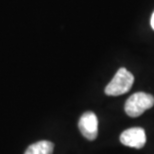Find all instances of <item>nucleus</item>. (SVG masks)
<instances>
[{
  "mask_svg": "<svg viewBox=\"0 0 154 154\" xmlns=\"http://www.w3.org/2000/svg\"><path fill=\"white\" fill-rule=\"evenodd\" d=\"M134 82V76L125 68H120L105 88V94L118 96L130 90Z\"/></svg>",
  "mask_w": 154,
  "mask_h": 154,
  "instance_id": "obj_2",
  "label": "nucleus"
},
{
  "mask_svg": "<svg viewBox=\"0 0 154 154\" xmlns=\"http://www.w3.org/2000/svg\"><path fill=\"white\" fill-rule=\"evenodd\" d=\"M53 143L47 140H41L31 144L26 149L25 154H52L53 153Z\"/></svg>",
  "mask_w": 154,
  "mask_h": 154,
  "instance_id": "obj_5",
  "label": "nucleus"
},
{
  "mask_svg": "<svg viewBox=\"0 0 154 154\" xmlns=\"http://www.w3.org/2000/svg\"><path fill=\"white\" fill-rule=\"evenodd\" d=\"M120 142L123 145L140 149L146 143L145 131L140 127H133L126 129L120 135Z\"/></svg>",
  "mask_w": 154,
  "mask_h": 154,
  "instance_id": "obj_4",
  "label": "nucleus"
},
{
  "mask_svg": "<svg viewBox=\"0 0 154 154\" xmlns=\"http://www.w3.org/2000/svg\"><path fill=\"white\" fill-rule=\"evenodd\" d=\"M81 134L88 140L96 139L98 134V119L95 113L88 111L83 113L78 122Z\"/></svg>",
  "mask_w": 154,
  "mask_h": 154,
  "instance_id": "obj_3",
  "label": "nucleus"
},
{
  "mask_svg": "<svg viewBox=\"0 0 154 154\" xmlns=\"http://www.w3.org/2000/svg\"><path fill=\"white\" fill-rule=\"evenodd\" d=\"M150 24H151V27L152 29L154 30V12L152 13V16H151V20H150Z\"/></svg>",
  "mask_w": 154,
  "mask_h": 154,
  "instance_id": "obj_6",
  "label": "nucleus"
},
{
  "mask_svg": "<svg viewBox=\"0 0 154 154\" xmlns=\"http://www.w3.org/2000/svg\"><path fill=\"white\" fill-rule=\"evenodd\" d=\"M154 105V97L145 92L132 94L125 102V112L130 117H138Z\"/></svg>",
  "mask_w": 154,
  "mask_h": 154,
  "instance_id": "obj_1",
  "label": "nucleus"
}]
</instances>
